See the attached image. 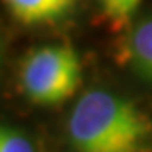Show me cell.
<instances>
[{"instance_id": "obj_1", "label": "cell", "mask_w": 152, "mask_h": 152, "mask_svg": "<svg viewBox=\"0 0 152 152\" xmlns=\"http://www.w3.org/2000/svg\"><path fill=\"white\" fill-rule=\"evenodd\" d=\"M76 152H152V118L129 98L108 90H90L68 118Z\"/></svg>"}, {"instance_id": "obj_2", "label": "cell", "mask_w": 152, "mask_h": 152, "mask_svg": "<svg viewBox=\"0 0 152 152\" xmlns=\"http://www.w3.org/2000/svg\"><path fill=\"white\" fill-rule=\"evenodd\" d=\"M19 80L29 102L41 107L61 105L81 85V61L68 44L41 46L24 56Z\"/></svg>"}, {"instance_id": "obj_3", "label": "cell", "mask_w": 152, "mask_h": 152, "mask_svg": "<svg viewBox=\"0 0 152 152\" xmlns=\"http://www.w3.org/2000/svg\"><path fill=\"white\" fill-rule=\"evenodd\" d=\"M12 17L26 26L53 22L66 15L75 0H4Z\"/></svg>"}, {"instance_id": "obj_4", "label": "cell", "mask_w": 152, "mask_h": 152, "mask_svg": "<svg viewBox=\"0 0 152 152\" xmlns=\"http://www.w3.org/2000/svg\"><path fill=\"white\" fill-rule=\"evenodd\" d=\"M129 56L134 69L145 80L152 81V17L142 20L132 31Z\"/></svg>"}, {"instance_id": "obj_5", "label": "cell", "mask_w": 152, "mask_h": 152, "mask_svg": "<svg viewBox=\"0 0 152 152\" xmlns=\"http://www.w3.org/2000/svg\"><path fill=\"white\" fill-rule=\"evenodd\" d=\"M142 0H98L103 15L115 29L129 26Z\"/></svg>"}, {"instance_id": "obj_6", "label": "cell", "mask_w": 152, "mask_h": 152, "mask_svg": "<svg viewBox=\"0 0 152 152\" xmlns=\"http://www.w3.org/2000/svg\"><path fill=\"white\" fill-rule=\"evenodd\" d=\"M0 152H34V145L20 129L4 124L0 129Z\"/></svg>"}]
</instances>
